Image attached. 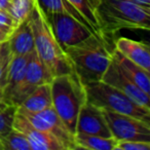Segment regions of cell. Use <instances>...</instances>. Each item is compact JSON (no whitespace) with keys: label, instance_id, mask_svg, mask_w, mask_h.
I'll return each mask as SVG.
<instances>
[{"label":"cell","instance_id":"12","mask_svg":"<svg viewBox=\"0 0 150 150\" xmlns=\"http://www.w3.org/2000/svg\"><path fill=\"white\" fill-rule=\"evenodd\" d=\"M13 129L20 131L27 138L31 150H65V147L58 139L50 134L34 127L18 110L13 119Z\"/></svg>","mask_w":150,"mask_h":150},{"label":"cell","instance_id":"31","mask_svg":"<svg viewBox=\"0 0 150 150\" xmlns=\"http://www.w3.org/2000/svg\"><path fill=\"white\" fill-rule=\"evenodd\" d=\"M2 43H3V42H2ZM2 43H0V47H1V45H2Z\"/></svg>","mask_w":150,"mask_h":150},{"label":"cell","instance_id":"29","mask_svg":"<svg viewBox=\"0 0 150 150\" xmlns=\"http://www.w3.org/2000/svg\"><path fill=\"white\" fill-rule=\"evenodd\" d=\"M132 2L134 3H137L139 5H142V6H145L150 8V0H129Z\"/></svg>","mask_w":150,"mask_h":150},{"label":"cell","instance_id":"8","mask_svg":"<svg viewBox=\"0 0 150 150\" xmlns=\"http://www.w3.org/2000/svg\"><path fill=\"white\" fill-rule=\"evenodd\" d=\"M18 111L23 114L34 127L50 134L56 139H58L65 147V150L76 149L74 143V135L67 129L52 106L35 113L26 112L19 109Z\"/></svg>","mask_w":150,"mask_h":150},{"label":"cell","instance_id":"6","mask_svg":"<svg viewBox=\"0 0 150 150\" xmlns=\"http://www.w3.org/2000/svg\"><path fill=\"white\" fill-rule=\"evenodd\" d=\"M45 17L54 38L64 52L67 47L79 43L95 33L84 24L68 13H52L45 15Z\"/></svg>","mask_w":150,"mask_h":150},{"label":"cell","instance_id":"11","mask_svg":"<svg viewBox=\"0 0 150 150\" xmlns=\"http://www.w3.org/2000/svg\"><path fill=\"white\" fill-rule=\"evenodd\" d=\"M96 135L101 137H112L102 109L86 101L78 113L75 134Z\"/></svg>","mask_w":150,"mask_h":150},{"label":"cell","instance_id":"30","mask_svg":"<svg viewBox=\"0 0 150 150\" xmlns=\"http://www.w3.org/2000/svg\"><path fill=\"white\" fill-rule=\"evenodd\" d=\"M8 36H9V33L3 31L2 29H0V43L7 41V39H8Z\"/></svg>","mask_w":150,"mask_h":150},{"label":"cell","instance_id":"21","mask_svg":"<svg viewBox=\"0 0 150 150\" xmlns=\"http://www.w3.org/2000/svg\"><path fill=\"white\" fill-rule=\"evenodd\" d=\"M0 150H31V148L27 138L13 127L7 134L0 137Z\"/></svg>","mask_w":150,"mask_h":150},{"label":"cell","instance_id":"3","mask_svg":"<svg viewBox=\"0 0 150 150\" xmlns=\"http://www.w3.org/2000/svg\"><path fill=\"white\" fill-rule=\"evenodd\" d=\"M99 28L105 37L121 29L149 30L150 8L129 0H100L98 11Z\"/></svg>","mask_w":150,"mask_h":150},{"label":"cell","instance_id":"13","mask_svg":"<svg viewBox=\"0 0 150 150\" xmlns=\"http://www.w3.org/2000/svg\"><path fill=\"white\" fill-rule=\"evenodd\" d=\"M115 50L144 70L150 72V50L148 44L120 37L115 41Z\"/></svg>","mask_w":150,"mask_h":150},{"label":"cell","instance_id":"17","mask_svg":"<svg viewBox=\"0 0 150 150\" xmlns=\"http://www.w3.org/2000/svg\"><path fill=\"white\" fill-rule=\"evenodd\" d=\"M52 106V90H50V83H43L37 86L18 106V109L22 111H26V112L35 113Z\"/></svg>","mask_w":150,"mask_h":150},{"label":"cell","instance_id":"27","mask_svg":"<svg viewBox=\"0 0 150 150\" xmlns=\"http://www.w3.org/2000/svg\"><path fill=\"white\" fill-rule=\"evenodd\" d=\"M7 103L5 102V99H4V93H3V88L2 86H0V109L4 108L5 106H7Z\"/></svg>","mask_w":150,"mask_h":150},{"label":"cell","instance_id":"22","mask_svg":"<svg viewBox=\"0 0 150 150\" xmlns=\"http://www.w3.org/2000/svg\"><path fill=\"white\" fill-rule=\"evenodd\" d=\"M34 0H11L8 13L13 19L16 27L29 18Z\"/></svg>","mask_w":150,"mask_h":150},{"label":"cell","instance_id":"4","mask_svg":"<svg viewBox=\"0 0 150 150\" xmlns=\"http://www.w3.org/2000/svg\"><path fill=\"white\" fill-rule=\"evenodd\" d=\"M52 108L67 129L75 135L78 113L86 102L84 86L74 72L56 76L50 81Z\"/></svg>","mask_w":150,"mask_h":150},{"label":"cell","instance_id":"26","mask_svg":"<svg viewBox=\"0 0 150 150\" xmlns=\"http://www.w3.org/2000/svg\"><path fill=\"white\" fill-rule=\"evenodd\" d=\"M15 28L16 24L8 11L0 9V29L11 34Z\"/></svg>","mask_w":150,"mask_h":150},{"label":"cell","instance_id":"7","mask_svg":"<svg viewBox=\"0 0 150 150\" xmlns=\"http://www.w3.org/2000/svg\"><path fill=\"white\" fill-rule=\"evenodd\" d=\"M111 135L116 141H142L150 142V122L143 119L103 110Z\"/></svg>","mask_w":150,"mask_h":150},{"label":"cell","instance_id":"15","mask_svg":"<svg viewBox=\"0 0 150 150\" xmlns=\"http://www.w3.org/2000/svg\"><path fill=\"white\" fill-rule=\"evenodd\" d=\"M112 59L117 63L120 69L125 73L127 77L141 88L143 92L149 95L150 93V72L144 70L137 64L132 62L123 54H121L118 50H112Z\"/></svg>","mask_w":150,"mask_h":150},{"label":"cell","instance_id":"23","mask_svg":"<svg viewBox=\"0 0 150 150\" xmlns=\"http://www.w3.org/2000/svg\"><path fill=\"white\" fill-rule=\"evenodd\" d=\"M18 107L15 105H7L0 109V137L4 136L13 127V119Z\"/></svg>","mask_w":150,"mask_h":150},{"label":"cell","instance_id":"19","mask_svg":"<svg viewBox=\"0 0 150 150\" xmlns=\"http://www.w3.org/2000/svg\"><path fill=\"white\" fill-rule=\"evenodd\" d=\"M37 3L39 4V6L41 7V9L43 11V13L45 15L52 13H68V15L72 16L73 18H75L76 20H78L79 22H81L82 24L88 27L91 30L95 32V30L93 29V27L88 23L86 19L82 17L79 13V11L75 8L68 0H36ZM96 33V32H95Z\"/></svg>","mask_w":150,"mask_h":150},{"label":"cell","instance_id":"25","mask_svg":"<svg viewBox=\"0 0 150 150\" xmlns=\"http://www.w3.org/2000/svg\"><path fill=\"white\" fill-rule=\"evenodd\" d=\"M149 149H150V142L127 140V141H117L114 150H149Z\"/></svg>","mask_w":150,"mask_h":150},{"label":"cell","instance_id":"18","mask_svg":"<svg viewBox=\"0 0 150 150\" xmlns=\"http://www.w3.org/2000/svg\"><path fill=\"white\" fill-rule=\"evenodd\" d=\"M116 140L113 137H101L96 135L76 133L74 135V143L76 149L88 150H114Z\"/></svg>","mask_w":150,"mask_h":150},{"label":"cell","instance_id":"24","mask_svg":"<svg viewBox=\"0 0 150 150\" xmlns=\"http://www.w3.org/2000/svg\"><path fill=\"white\" fill-rule=\"evenodd\" d=\"M11 57L8 43L7 41H5L0 47V86H2V88H4L5 83H6L7 70H8Z\"/></svg>","mask_w":150,"mask_h":150},{"label":"cell","instance_id":"5","mask_svg":"<svg viewBox=\"0 0 150 150\" xmlns=\"http://www.w3.org/2000/svg\"><path fill=\"white\" fill-rule=\"evenodd\" d=\"M86 101L103 110L131 115L150 122V108L136 103L129 97L103 81L84 86Z\"/></svg>","mask_w":150,"mask_h":150},{"label":"cell","instance_id":"14","mask_svg":"<svg viewBox=\"0 0 150 150\" xmlns=\"http://www.w3.org/2000/svg\"><path fill=\"white\" fill-rule=\"evenodd\" d=\"M7 43L11 56L28 54L35 52L33 32L29 20L22 22L13 30L8 36Z\"/></svg>","mask_w":150,"mask_h":150},{"label":"cell","instance_id":"10","mask_svg":"<svg viewBox=\"0 0 150 150\" xmlns=\"http://www.w3.org/2000/svg\"><path fill=\"white\" fill-rule=\"evenodd\" d=\"M101 81L119 90L138 104L150 108L149 95L143 92L138 86H136L125 75V73L121 70L120 67L117 65V63L113 59L111 60L110 65L108 66L106 72L103 75Z\"/></svg>","mask_w":150,"mask_h":150},{"label":"cell","instance_id":"28","mask_svg":"<svg viewBox=\"0 0 150 150\" xmlns=\"http://www.w3.org/2000/svg\"><path fill=\"white\" fill-rule=\"evenodd\" d=\"M11 6V0H0V9L8 11Z\"/></svg>","mask_w":150,"mask_h":150},{"label":"cell","instance_id":"2","mask_svg":"<svg viewBox=\"0 0 150 150\" xmlns=\"http://www.w3.org/2000/svg\"><path fill=\"white\" fill-rule=\"evenodd\" d=\"M35 44V52L52 77L73 72L72 65L52 34L45 15L36 0L29 18Z\"/></svg>","mask_w":150,"mask_h":150},{"label":"cell","instance_id":"20","mask_svg":"<svg viewBox=\"0 0 150 150\" xmlns=\"http://www.w3.org/2000/svg\"><path fill=\"white\" fill-rule=\"evenodd\" d=\"M69 2L79 11V13L88 21V23L93 27L97 34H101L99 28L98 11L100 0H68Z\"/></svg>","mask_w":150,"mask_h":150},{"label":"cell","instance_id":"9","mask_svg":"<svg viewBox=\"0 0 150 150\" xmlns=\"http://www.w3.org/2000/svg\"><path fill=\"white\" fill-rule=\"evenodd\" d=\"M52 78L54 77L50 73L48 69L44 66V64L39 60L36 52H34L28 63L23 80L7 99V104L15 105L18 107L25 100L26 97L33 92L37 86L43 83H50Z\"/></svg>","mask_w":150,"mask_h":150},{"label":"cell","instance_id":"1","mask_svg":"<svg viewBox=\"0 0 150 150\" xmlns=\"http://www.w3.org/2000/svg\"><path fill=\"white\" fill-rule=\"evenodd\" d=\"M73 72L83 86L101 81L112 60L107 39L102 34L93 33L88 38L65 50Z\"/></svg>","mask_w":150,"mask_h":150},{"label":"cell","instance_id":"16","mask_svg":"<svg viewBox=\"0 0 150 150\" xmlns=\"http://www.w3.org/2000/svg\"><path fill=\"white\" fill-rule=\"evenodd\" d=\"M32 54H21V56H11V61H9L8 70H7L6 83H5L4 88H3L4 99L6 103L9 96L15 92L16 88L20 86V83L23 80L28 63H29L30 59H31Z\"/></svg>","mask_w":150,"mask_h":150}]
</instances>
